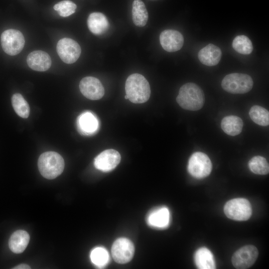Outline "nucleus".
I'll list each match as a JSON object with an SVG mask.
<instances>
[{"label": "nucleus", "instance_id": "dca6fc26", "mask_svg": "<svg viewBox=\"0 0 269 269\" xmlns=\"http://www.w3.org/2000/svg\"><path fill=\"white\" fill-rule=\"evenodd\" d=\"M77 125L79 132L84 135L94 134L99 128L97 118L89 111L83 113L78 117Z\"/></svg>", "mask_w": 269, "mask_h": 269}, {"label": "nucleus", "instance_id": "1a4fd4ad", "mask_svg": "<svg viewBox=\"0 0 269 269\" xmlns=\"http://www.w3.org/2000/svg\"><path fill=\"white\" fill-rule=\"evenodd\" d=\"M258 255V250L256 247L246 245L234 253L232 258V262L236 269H248L255 263Z\"/></svg>", "mask_w": 269, "mask_h": 269}, {"label": "nucleus", "instance_id": "f03ea898", "mask_svg": "<svg viewBox=\"0 0 269 269\" xmlns=\"http://www.w3.org/2000/svg\"><path fill=\"white\" fill-rule=\"evenodd\" d=\"M125 90L128 99L135 104L146 102L151 93L148 82L143 76L138 73L131 74L128 77Z\"/></svg>", "mask_w": 269, "mask_h": 269}, {"label": "nucleus", "instance_id": "c85d7f7f", "mask_svg": "<svg viewBox=\"0 0 269 269\" xmlns=\"http://www.w3.org/2000/svg\"><path fill=\"white\" fill-rule=\"evenodd\" d=\"M13 269H30V267L28 266L27 265H25V264H20L14 268H13Z\"/></svg>", "mask_w": 269, "mask_h": 269}, {"label": "nucleus", "instance_id": "5701e85b", "mask_svg": "<svg viewBox=\"0 0 269 269\" xmlns=\"http://www.w3.org/2000/svg\"><path fill=\"white\" fill-rule=\"evenodd\" d=\"M249 116L256 124L261 126H268L269 124V112L260 106H253L250 110Z\"/></svg>", "mask_w": 269, "mask_h": 269}, {"label": "nucleus", "instance_id": "a211bd4d", "mask_svg": "<svg viewBox=\"0 0 269 269\" xmlns=\"http://www.w3.org/2000/svg\"><path fill=\"white\" fill-rule=\"evenodd\" d=\"M87 25L89 30L97 35L105 33L110 26L109 22L105 15L99 12H93L89 15Z\"/></svg>", "mask_w": 269, "mask_h": 269}, {"label": "nucleus", "instance_id": "0eeeda50", "mask_svg": "<svg viewBox=\"0 0 269 269\" xmlns=\"http://www.w3.org/2000/svg\"><path fill=\"white\" fill-rule=\"evenodd\" d=\"M1 43L3 51L7 54L13 56L21 51L24 46L25 40L20 31L9 29L2 33Z\"/></svg>", "mask_w": 269, "mask_h": 269}, {"label": "nucleus", "instance_id": "b1692460", "mask_svg": "<svg viewBox=\"0 0 269 269\" xmlns=\"http://www.w3.org/2000/svg\"><path fill=\"white\" fill-rule=\"evenodd\" d=\"M11 103L17 115L24 119L28 117L30 113L29 105L20 94L15 93L12 95Z\"/></svg>", "mask_w": 269, "mask_h": 269}, {"label": "nucleus", "instance_id": "7ed1b4c3", "mask_svg": "<svg viewBox=\"0 0 269 269\" xmlns=\"http://www.w3.org/2000/svg\"><path fill=\"white\" fill-rule=\"evenodd\" d=\"M63 157L57 152L47 151L41 154L38 160L40 174L48 179H54L60 175L64 168Z\"/></svg>", "mask_w": 269, "mask_h": 269}, {"label": "nucleus", "instance_id": "aec40b11", "mask_svg": "<svg viewBox=\"0 0 269 269\" xmlns=\"http://www.w3.org/2000/svg\"><path fill=\"white\" fill-rule=\"evenodd\" d=\"M194 262L200 269H214L216 265L211 252L205 247L198 249L194 255Z\"/></svg>", "mask_w": 269, "mask_h": 269}, {"label": "nucleus", "instance_id": "cd10ccee", "mask_svg": "<svg viewBox=\"0 0 269 269\" xmlns=\"http://www.w3.org/2000/svg\"><path fill=\"white\" fill-rule=\"evenodd\" d=\"M53 8L60 16L67 17L75 12L77 5L70 0H65L55 4Z\"/></svg>", "mask_w": 269, "mask_h": 269}, {"label": "nucleus", "instance_id": "bb28decb", "mask_svg": "<svg viewBox=\"0 0 269 269\" xmlns=\"http://www.w3.org/2000/svg\"><path fill=\"white\" fill-rule=\"evenodd\" d=\"M90 259L91 262L99 268L106 266L110 260L108 251L103 247L94 248L91 252Z\"/></svg>", "mask_w": 269, "mask_h": 269}, {"label": "nucleus", "instance_id": "4468645a", "mask_svg": "<svg viewBox=\"0 0 269 269\" xmlns=\"http://www.w3.org/2000/svg\"><path fill=\"white\" fill-rule=\"evenodd\" d=\"M170 220V212L165 206L153 209L146 217L147 223L150 227L159 229L167 228L169 225Z\"/></svg>", "mask_w": 269, "mask_h": 269}, {"label": "nucleus", "instance_id": "ddd939ff", "mask_svg": "<svg viewBox=\"0 0 269 269\" xmlns=\"http://www.w3.org/2000/svg\"><path fill=\"white\" fill-rule=\"evenodd\" d=\"M162 47L165 51L173 52L180 50L184 43V38L179 31L173 29H166L159 36Z\"/></svg>", "mask_w": 269, "mask_h": 269}, {"label": "nucleus", "instance_id": "412c9836", "mask_svg": "<svg viewBox=\"0 0 269 269\" xmlns=\"http://www.w3.org/2000/svg\"><path fill=\"white\" fill-rule=\"evenodd\" d=\"M221 127L226 134L235 136L241 133L243 127V122L240 117L230 115L225 117L222 120Z\"/></svg>", "mask_w": 269, "mask_h": 269}, {"label": "nucleus", "instance_id": "c756f323", "mask_svg": "<svg viewBox=\"0 0 269 269\" xmlns=\"http://www.w3.org/2000/svg\"><path fill=\"white\" fill-rule=\"evenodd\" d=\"M125 98L126 99H128V96H127L126 95L125 96Z\"/></svg>", "mask_w": 269, "mask_h": 269}, {"label": "nucleus", "instance_id": "9b49d317", "mask_svg": "<svg viewBox=\"0 0 269 269\" xmlns=\"http://www.w3.org/2000/svg\"><path fill=\"white\" fill-rule=\"evenodd\" d=\"M79 89L83 96L92 100L101 99L105 93L104 88L100 81L91 76L84 77L80 81Z\"/></svg>", "mask_w": 269, "mask_h": 269}, {"label": "nucleus", "instance_id": "393cba45", "mask_svg": "<svg viewBox=\"0 0 269 269\" xmlns=\"http://www.w3.org/2000/svg\"><path fill=\"white\" fill-rule=\"evenodd\" d=\"M249 167L254 173L266 175L269 172V166L266 159L260 155L252 158L249 162Z\"/></svg>", "mask_w": 269, "mask_h": 269}, {"label": "nucleus", "instance_id": "6e6552de", "mask_svg": "<svg viewBox=\"0 0 269 269\" xmlns=\"http://www.w3.org/2000/svg\"><path fill=\"white\" fill-rule=\"evenodd\" d=\"M56 50L61 59L67 64L75 62L81 53L79 44L69 38L61 39L57 43Z\"/></svg>", "mask_w": 269, "mask_h": 269}, {"label": "nucleus", "instance_id": "f3484780", "mask_svg": "<svg viewBox=\"0 0 269 269\" xmlns=\"http://www.w3.org/2000/svg\"><path fill=\"white\" fill-rule=\"evenodd\" d=\"M198 57L202 64L213 66L218 64L220 61L222 51L219 47L210 43L199 51Z\"/></svg>", "mask_w": 269, "mask_h": 269}, {"label": "nucleus", "instance_id": "9d476101", "mask_svg": "<svg viewBox=\"0 0 269 269\" xmlns=\"http://www.w3.org/2000/svg\"><path fill=\"white\" fill-rule=\"evenodd\" d=\"M134 253V245L132 242L127 238H119L112 245V257L118 263L125 264L129 262L132 259Z\"/></svg>", "mask_w": 269, "mask_h": 269}, {"label": "nucleus", "instance_id": "20e7f679", "mask_svg": "<svg viewBox=\"0 0 269 269\" xmlns=\"http://www.w3.org/2000/svg\"><path fill=\"white\" fill-rule=\"evenodd\" d=\"M222 88L232 94H244L249 92L253 86L250 76L242 73H231L227 75L221 83Z\"/></svg>", "mask_w": 269, "mask_h": 269}, {"label": "nucleus", "instance_id": "6ab92c4d", "mask_svg": "<svg viewBox=\"0 0 269 269\" xmlns=\"http://www.w3.org/2000/svg\"><path fill=\"white\" fill-rule=\"evenodd\" d=\"M29 235L24 230H17L10 236L8 245L10 250L15 254L22 253L26 249L29 241Z\"/></svg>", "mask_w": 269, "mask_h": 269}, {"label": "nucleus", "instance_id": "4be33fe9", "mask_svg": "<svg viewBox=\"0 0 269 269\" xmlns=\"http://www.w3.org/2000/svg\"><path fill=\"white\" fill-rule=\"evenodd\" d=\"M132 6L134 23L138 27L145 26L147 22L148 14L144 3L141 0H134Z\"/></svg>", "mask_w": 269, "mask_h": 269}, {"label": "nucleus", "instance_id": "423d86ee", "mask_svg": "<svg viewBox=\"0 0 269 269\" xmlns=\"http://www.w3.org/2000/svg\"><path fill=\"white\" fill-rule=\"evenodd\" d=\"M212 165L209 157L205 153L197 151L190 156L187 169L189 173L196 178H203L208 176Z\"/></svg>", "mask_w": 269, "mask_h": 269}, {"label": "nucleus", "instance_id": "f257e3e1", "mask_svg": "<svg viewBox=\"0 0 269 269\" xmlns=\"http://www.w3.org/2000/svg\"><path fill=\"white\" fill-rule=\"evenodd\" d=\"M176 100L182 108L194 111L202 108L205 96L203 91L197 85L187 83L180 87Z\"/></svg>", "mask_w": 269, "mask_h": 269}, {"label": "nucleus", "instance_id": "2eb2a0df", "mask_svg": "<svg viewBox=\"0 0 269 269\" xmlns=\"http://www.w3.org/2000/svg\"><path fill=\"white\" fill-rule=\"evenodd\" d=\"M26 61L31 69L37 71H46L51 65L50 56L42 50H35L30 53L27 57Z\"/></svg>", "mask_w": 269, "mask_h": 269}, {"label": "nucleus", "instance_id": "a878e982", "mask_svg": "<svg viewBox=\"0 0 269 269\" xmlns=\"http://www.w3.org/2000/svg\"><path fill=\"white\" fill-rule=\"evenodd\" d=\"M232 47L234 49L242 54H250L253 50L251 40L244 35H238L233 40Z\"/></svg>", "mask_w": 269, "mask_h": 269}, {"label": "nucleus", "instance_id": "f8f14e48", "mask_svg": "<svg viewBox=\"0 0 269 269\" xmlns=\"http://www.w3.org/2000/svg\"><path fill=\"white\" fill-rule=\"evenodd\" d=\"M121 157L120 153L113 149H107L98 155L94 159L95 167L103 172L114 169L120 163Z\"/></svg>", "mask_w": 269, "mask_h": 269}, {"label": "nucleus", "instance_id": "39448f33", "mask_svg": "<svg viewBox=\"0 0 269 269\" xmlns=\"http://www.w3.org/2000/svg\"><path fill=\"white\" fill-rule=\"evenodd\" d=\"M224 212L231 219L246 221L251 217L252 209L250 202L247 199L239 198L228 201L224 206Z\"/></svg>", "mask_w": 269, "mask_h": 269}]
</instances>
